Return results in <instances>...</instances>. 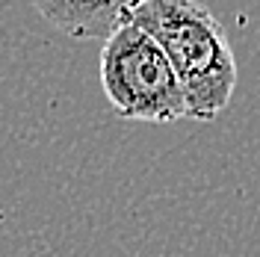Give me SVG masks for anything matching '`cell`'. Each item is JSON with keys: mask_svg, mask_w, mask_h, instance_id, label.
<instances>
[{"mask_svg": "<svg viewBox=\"0 0 260 257\" xmlns=\"http://www.w3.org/2000/svg\"><path fill=\"white\" fill-rule=\"evenodd\" d=\"M101 86L121 118L154 124L186 118L183 89L169 56L136 24H121L104 39Z\"/></svg>", "mask_w": 260, "mask_h": 257, "instance_id": "obj_2", "label": "cell"}, {"mask_svg": "<svg viewBox=\"0 0 260 257\" xmlns=\"http://www.w3.org/2000/svg\"><path fill=\"white\" fill-rule=\"evenodd\" d=\"M133 0H32L36 12L74 39H107L124 21Z\"/></svg>", "mask_w": 260, "mask_h": 257, "instance_id": "obj_3", "label": "cell"}, {"mask_svg": "<svg viewBox=\"0 0 260 257\" xmlns=\"http://www.w3.org/2000/svg\"><path fill=\"white\" fill-rule=\"evenodd\" d=\"M121 24H136L162 48L186 101V118L213 121L237 89V59L222 24L195 0H133Z\"/></svg>", "mask_w": 260, "mask_h": 257, "instance_id": "obj_1", "label": "cell"}]
</instances>
